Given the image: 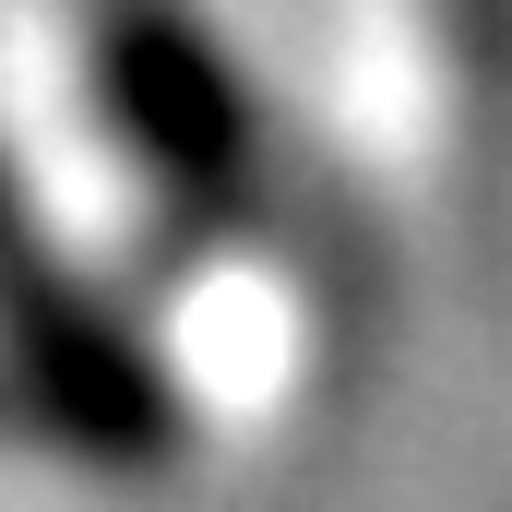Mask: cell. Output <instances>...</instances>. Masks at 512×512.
Returning <instances> with one entry per match:
<instances>
[{
	"label": "cell",
	"mask_w": 512,
	"mask_h": 512,
	"mask_svg": "<svg viewBox=\"0 0 512 512\" xmlns=\"http://www.w3.org/2000/svg\"><path fill=\"white\" fill-rule=\"evenodd\" d=\"M96 84L191 215H251V108L179 0H96Z\"/></svg>",
	"instance_id": "6da1fadb"
},
{
	"label": "cell",
	"mask_w": 512,
	"mask_h": 512,
	"mask_svg": "<svg viewBox=\"0 0 512 512\" xmlns=\"http://www.w3.org/2000/svg\"><path fill=\"white\" fill-rule=\"evenodd\" d=\"M24 370L48 393V417L96 453V465H143L155 441H167V405L143 382V358H120V334L84 310V298H24Z\"/></svg>",
	"instance_id": "7a4b0ae2"
}]
</instances>
